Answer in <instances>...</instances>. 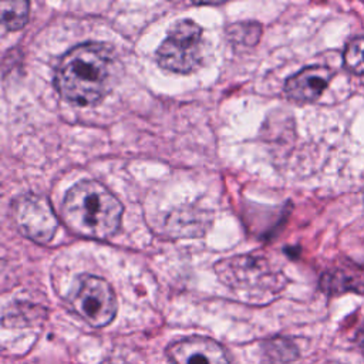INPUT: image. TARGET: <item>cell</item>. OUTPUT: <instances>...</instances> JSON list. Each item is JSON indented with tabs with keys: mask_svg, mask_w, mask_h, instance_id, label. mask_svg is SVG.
<instances>
[{
	"mask_svg": "<svg viewBox=\"0 0 364 364\" xmlns=\"http://www.w3.org/2000/svg\"><path fill=\"white\" fill-rule=\"evenodd\" d=\"M118 74L119 63L111 48L87 43L64 54L54 80L63 98L85 107L101 101L115 85Z\"/></svg>",
	"mask_w": 364,
	"mask_h": 364,
	"instance_id": "6da1fadb",
	"label": "cell"
},
{
	"mask_svg": "<svg viewBox=\"0 0 364 364\" xmlns=\"http://www.w3.org/2000/svg\"><path fill=\"white\" fill-rule=\"evenodd\" d=\"M122 213L121 202L97 181L75 183L63 203L67 226L75 235L90 239L111 237L119 228Z\"/></svg>",
	"mask_w": 364,
	"mask_h": 364,
	"instance_id": "7a4b0ae2",
	"label": "cell"
},
{
	"mask_svg": "<svg viewBox=\"0 0 364 364\" xmlns=\"http://www.w3.org/2000/svg\"><path fill=\"white\" fill-rule=\"evenodd\" d=\"M158 64L169 71L186 74L202 58V27L192 20L176 21L156 51Z\"/></svg>",
	"mask_w": 364,
	"mask_h": 364,
	"instance_id": "3957f363",
	"label": "cell"
},
{
	"mask_svg": "<svg viewBox=\"0 0 364 364\" xmlns=\"http://www.w3.org/2000/svg\"><path fill=\"white\" fill-rule=\"evenodd\" d=\"M219 277L230 287L242 291H274L280 274L260 255H240L220 260L215 266Z\"/></svg>",
	"mask_w": 364,
	"mask_h": 364,
	"instance_id": "277c9868",
	"label": "cell"
},
{
	"mask_svg": "<svg viewBox=\"0 0 364 364\" xmlns=\"http://www.w3.org/2000/svg\"><path fill=\"white\" fill-rule=\"evenodd\" d=\"M75 313L92 327L109 324L117 314V299L109 283L97 276H81L73 293Z\"/></svg>",
	"mask_w": 364,
	"mask_h": 364,
	"instance_id": "5b68a950",
	"label": "cell"
},
{
	"mask_svg": "<svg viewBox=\"0 0 364 364\" xmlns=\"http://www.w3.org/2000/svg\"><path fill=\"white\" fill-rule=\"evenodd\" d=\"M11 218L21 235L36 243H48L58 228L57 216L44 196L27 193L11 205Z\"/></svg>",
	"mask_w": 364,
	"mask_h": 364,
	"instance_id": "8992f818",
	"label": "cell"
},
{
	"mask_svg": "<svg viewBox=\"0 0 364 364\" xmlns=\"http://www.w3.org/2000/svg\"><path fill=\"white\" fill-rule=\"evenodd\" d=\"M166 354L172 364H229L225 348L218 341L200 336L172 343Z\"/></svg>",
	"mask_w": 364,
	"mask_h": 364,
	"instance_id": "52a82bcc",
	"label": "cell"
},
{
	"mask_svg": "<svg viewBox=\"0 0 364 364\" xmlns=\"http://www.w3.org/2000/svg\"><path fill=\"white\" fill-rule=\"evenodd\" d=\"M333 78V71L324 65H310L287 78L284 94L297 102L318 100Z\"/></svg>",
	"mask_w": 364,
	"mask_h": 364,
	"instance_id": "ba28073f",
	"label": "cell"
},
{
	"mask_svg": "<svg viewBox=\"0 0 364 364\" xmlns=\"http://www.w3.org/2000/svg\"><path fill=\"white\" fill-rule=\"evenodd\" d=\"M1 20L9 30H20L28 20V3L23 0L1 1Z\"/></svg>",
	"mask_w": 364,
	"mask_h": 364,
	"instance_id": "9c48e42d",
	"label": "cell"
},
{
	"mask_svg": "<svg viewBox=\"0 0 364 364\" xmlns=\"http://www.w3.org/2000/svg\"><path fill=\"white\" fill-rule=\"evenodd\" d=\"M344 67L353 74H364V34L353 37L343 54Z\"/></svg>",
	"mask_w": 364,
	"mask_h": 364,
	"instance_id": "30bf717a",
	"label": "cell"
},
{
	"mask_svg": "<svg viewBox=\"0 0 364 364\" xmlns=\"http://www.w3.org/2000/svg\"><path fill=\"white\" fill-rule=\"evenodd\" d=\"M266 348H267V354L273 360H277L280 363L291 361V360H294L299 355L296 346L290 340H287V338L270 340Z\"/></svg>",
	"mask_w": 364,
	"mask_h": 364,
	"instance_id": "8fae6325",
	"label": "cell"
},
{
	"mask_svg": "<svg viewBox=\"0 0 364 364\" xmlns=\"http://www.w3.org/2000/svg\"><path fill=\"white\" fill-rule=\"evenodd\" d=\"M355 343H357L358 350L364 354V327L357 333V336H355Z\"/></svg>",
	"mask_w": 364,
	"mask_h": 364,
	"instance_id": "7c38bea8",
	"label": "cell"
},
{
	"mask_svg": "<svg viewBox=\"0 0 364 364\" xmlns=\"http://www.w3.org/2000/svg\"><path fill=\"white\" fill-rule=\"evenodd\" d=\"M327 364H343V363H338V361H328Z\"/></svg>",
	"mask_w": 364,
	"mask_h": 364,
	"instance_id": "4fadbf2b",
	"label": "cell"
}]
</instances>
